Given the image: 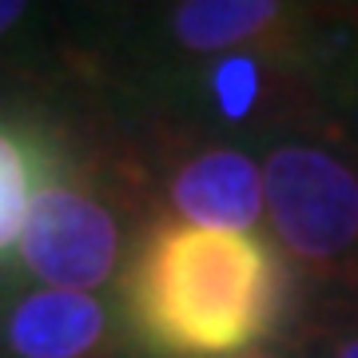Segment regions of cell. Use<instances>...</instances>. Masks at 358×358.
<instances>
[{
    "label": "cell",
    "instance_id": "10",
    "mask_svg": "<svg viewBox=\"0 0 358 358\" xmlns=\"http://www.w3.org/2000/svg\"><path fill=\"white\" fill-rule=\"evenodd\" d=\"M239 358H294L291 350H282V346H259V350H247Z\"/></svg>",
    "mask_w": 358,
    "mask_h": 358
},
{
    "label": "cell",
    "instance_id": "5",
    "mask_svg": "<svg viewBox=\"0 0 358 358\" xmlns=\"http://www.w3.org/2000/svg\"><path fill=\"white\" fill-rule=\"evenodd\" d=\"M350 20V8H319L294 0H179L152 8L155 68L195 64L223 52H299L327 44ZM143 72V76H148Z\"/></svg>",
    "mask_w": 358,
    "mask_h": 358
},
{
    "label": "cell",
    "instance_id": "6",
    "mask_svg": "<svg viewBox=\"0 0 358 358\" xmlns=\"http://www.w3.org/2000/svg\"><path fill=\"white\" fill-rule=\"evenodd\" d=\"M0 358H136L128 331L100 294L16 287L0 303Z\"/></svg>",
    "mask_w": 358,
    "mask_h": 358
},
{
    "label": "cell",
    "instance_id": "3",
    "mask_svg": "<svg viewBox=\"0 0 358 358\" xmlns=\"http://www.w3.org/2000/svg\"><path fill=\"white\" fill-rule=\"evenodd\" d=\"M267 235L299 303L358 310V128L350 112L271 136L255 148Z\"/></svg>",
    "mask_w": 358,
    "mask_h": 358
},
{
    "label": "cell",
    "instance_id": "7",
    "mask_svg": "<svg viewBox=\"0 0 358 358\" xmlns=\"http://www.w3.org/2000/svg\"><path fill=\"white\" fill-rule=\"evenodd\" d=\"M56 152V112L0 103V275L8 271L28 207Z\"/></svg>",
    "mask_w": 358,
    "mask_h": 358
},
{
    "label": "cell",
    "instance_id": "8",
    "mask_svg": "<svg viewBox=\"0 0 358 358\" xmlns=\"http://www.w3.org/2000/svg\"><path fill=\"white\" fill-rule=\"evenodd\" d=\"M282 350L294 358H358V310L303 307L282 334Z\"/></svg>",
    "mask_w": 358,
    "mask_h": 358
},
{
    "label": "cell",
    "instance_id": "1",
    "mask_svg": "<svg viewBox=\"0 0 358 358\" xmlns=\"http://www.w3.org/2000/svg\"><path fill=\"white\" fill-rule=\"evenodd\" d=\"M115 299L136 358H239L282 343L299 291L267 231H203L152 215Z\"/></svg>",
    "mask_w": 358,
    "mask_h": 358
},
{
    "label": "cell",
    "instance_id": "2",
    "mask_svg": "<svg viewBox=\"0 0 358 358\" xmlns=\"http://www.w3.org/2000/svg\"><path fill=\"white\" fill-rule=\"evenodd\" d=\"M152 219L140 167L108 112H56V152L28 207L16 263L40 287L108 291Z\"/></svg>",
    "mask_w": 358,
    "mask_h": 358
},
{
    "label": "cell",
    "instance_id": "11",
    "mask_svg": "<svg viewBox=\"0 0 358 358\" xmlns=\"http://www.w3.org/2000/svg\"><path fill=\"white\" fill-rule=\"evenodd\" d=\"M350 120H355V128H358V80H355V103H350Z\"/></svg>",
    "mask_w": 358,
    "mask_h": 358
},
{
    "label": "cell",
    "instance_id": "9",
    "mask_svg": "<svg viewBox=\"0 0 358 358\" xmlns=\"http://www.w3.org/2000/svg\"><path fill=\"white\" fill-rule=\"evenodd\" d=\"M28 13H32V8H28V4H20V0H0V44H4L16 28L24 24Z\"/></svg>",
    "mask_w": 358,
    "mask_h": 358
},
{
    "label": "cell",
    "instance_id": "4",
    "mask_svg": "<svg viewBox=\"0 0 358 358\" xmlns=\"http://www.w3.org/2000/svg\"><path fill=\"white\" fill-rule=\"evenodd\" d=\"M112 120L140 167L152 215L203 231H267L263 167L251 148L143 103Z\"/></svg>",
    "mask_w": 358,
    "mask_h": 358
}]
</instances>
